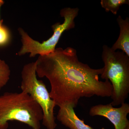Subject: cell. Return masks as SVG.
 <instances>
[{
  "mask_svg": "<svg viewBox=\"0 0 129 129\" xmlns=\"http://www.w3.org/2000/svg\"><path fill=\"white\" fill-rule=\"evenodd\" d=\"M127 129H129V127H128Z\"/></svg>",
  "mask_w": 129,
  "mask_h": 129,
  "instance_id": "obj_13",
  "label": "cell"
},
{
  "mask_svg": "<svg viewBox=\"0 0 129 129\" xmlns=\"http://www.w3.org/2000/svg\"><path fill=\"white\" fill-rule=\"evenodd\" d=\"M4 3H5V2L3 0H0V9H1V7H2L3 5H4ZM0 19V21H1Z\"/></svg>",
  "mask_w": 129,
  "mask_h": 129,
  "instance_id": "obj_12",
  "label": "cell"
},
{
  "mask_svg": "<svg viewBox=\"0 0 129 129\" xmlns=\"http://www.w3.org/2000/svg\"><path fill=\"white\" fill-rule=\"evenodd\" d=\"M59 108L57 118L64 126L70 129H94L78 117L72 104H65Z\"/></svg>",
  "mask_w": 129,
  "mask_h": 129,
  "instance_id": "obj_7",
  "label": "cell"
},
{
  "mask_svg": "<svg viewBox=\"0 0 129 129\" xmlns=\"http://www.w3.org/2000/svg\"><path fill=\"white\" fill-rule=\"evenodd\" d=\"M129 113V104L123 103L119 108H114L111 103L92 106L90 109V116H102L107 118L114 125L115 129H127L129 127L127 116Z\"/></svg>",
  "mask_w": 129,
  "mask_h": 129,
  "instance_id": "obj_6",
  "label": "cell"
},
{
  "mask_svg": "<svg viewBox=\"0 0 129 129\" xmlns=\"http://www.w3.org/2000/svg\"><path fill=\"white\" fill-rule=\"evenodd\" d=\"M36 62L37 75L49 80L50 96L56 106L70 104L75 108L81 98L112 96L109 81L99 80L103 68L94 69L81 62L74 48H56L52 53L39 56Z\"/></svg>",
  "mask_w": 129,
  "mask_h": 129,
  "instance_id": "obj_1",
  "label": "cell"
},
{
  "mask_svg": "<svg viewBox=\"0 0 129 129\" xmlns=\"http://www.w3.org/2000/svg\"><path fill=\"white\" fill-rule=\"evenodd\" d=\"M11 39V35L8 29L3 24V20L0 21V46L7 44Z\"/></svg>",
  "mask_w": 129,
  "mask_h": 129,
  "instance_id": "obj_11",
  "label": "cell"
},
{
  "mask_svg": "<svg viewBox=\"0 0 129 129\" xmlns=\"http://www.w3.org/2000/svg\"><path fill=\"white\" fill-rule=\"evenodd\" d=\"M117 21L120 28V33L117 40L111 47L113 51L121 50L129 57V18L123 19L119 15Z\"/></svg>",
  "mask_w": 129,
  "mask_h": 129,
  "instance_id": "obj_8",
  "label": "cell"
},
{
  "mask_svg": "<svg viewBox=\"0 0 129 129\" xmlns=\"http://www.w3.org/2000/svg\"><path fill=\"white\" fill-rule=\"evenodd\" d=\"M102 59L104 63L101 78L110 80L112 86L113 106L125 102L129 93V57L122 51H113L106 45L103 47Z\"/></svg>",
  "mask_w": 129,
  "mask_h": 129,
  "instance_id": "obj_3",
  "label": "cell"
},
{
  "mask_svg": "<svg viewBox=\"0 0 129 129\" xmlns=\"http://www.w3.org/2000/svg\"><path fill=\"white\" fill-rule=\"evenodd\" d=\"M102 7L107 12H110L114 15L117 14L118 11L122 5H129V0H101Z\"/></svg>",
  "mask_w": 129,
  "mask_h": 129,
  "instance_id": "obj_9",
  "label": "cell"
},
{
  "mask_svg": "<svg viewBox=\"0 0 129 129\" xmlns=\"http://www.w3.org/2000/svg\"><path fill=\"white\" fill-rule=\"evenodd\" d=\"M21 78L22 91L30 95L42 109L43 124L47 129H55L57 124L54 109L56 105L50 96L45 84L37 78L36 61L24 66L21 72Z\"/></svg>",
  "mask_w": 129,
  "mask_h": 129,
  "instance_id": "obj_5",
  "label": "cell"
},
{
  "mask_svg": "<svg viewBox=\"0 0 129 129\" xmlns=\"http://www.w3.org/2000/svg\"><path fill=\"white\" fill-rule=\"evenodd\" d=\"M10 76L9 66L4 60L0 59V90L8 83Z\"/></svg>",
  "mask_w": 129,
  "mask_h": 129,
  "instance_id": "obj_10",
  "label": "cell"
},
{
  "mask_svg": "<svg viewBox=\"0 0 129 129\" xmlns=\"http://www.w3.org/2000/svg\"><path fill=\"white\" fill-rule=\"evenodd\" d=\"M43 114L39 104L30 95L6 92L0 96V129H7L8 122L16 120L33 129H41Z\"/></svg>",
  "mask_w": 129,
  "mask_h": 129,
  "instance_id": "obj_2",
  "label": "cell"
},
{
  "mask_svg": "<svg viewBox=\"0 0 129 129\" xmlns=\"http://www.w3.org/2000/svg\"><path fill=\"white\" fill-rule=\"evenodd\" d=\"M78 8H64L60 11L61 17L64 18L62 23H56L52 26L53 33L48 40L40 42L33 39L22 28H19V34L21 37L22 45L18 53L22 56L29 53V57H34L37 55H44L53 52L63 32L75 27V19L78 14Z\"/></svg>",
  "mask_w": 129,
  "mask_h": 129,
  "instance_id": "obj_4",
  "label": "cell"
}]
</instances>
